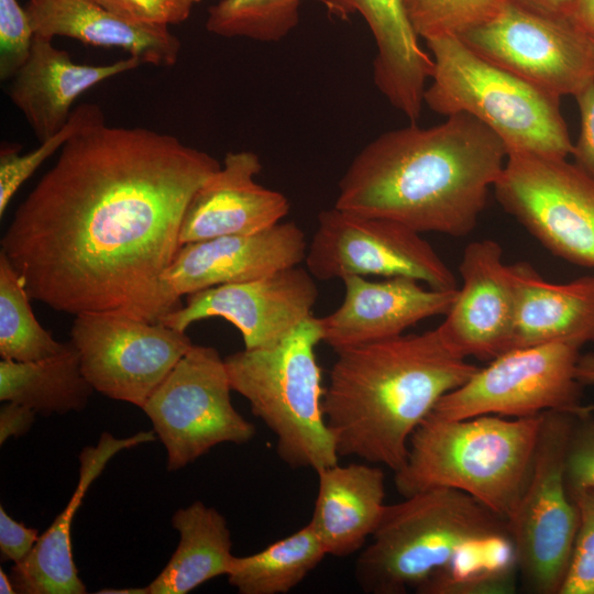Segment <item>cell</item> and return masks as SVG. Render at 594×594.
<instances>
[{
  "mask_svg": "<svg viewBox=\"0 0 594 594\" xmlns=\"http://www.w3.org/2000/svg\"><path fill=\"white\" fill-rule=\"evenodd\" d=\"M221 164L174 135L92 123L20 204L1 252L31 299L69 315L158 321L179 308L163 276L187 205Z\"/></svg>",
  "mask_w": 594,
  "mask_h": 594,
  "instance_id": "cell-1",
  "label": "cell"
},
{
  "mask_svg": "<svg viewBox=\"0 0 594 594\" xmlns=\"http://www.w3.org/2000/svg\"><path fill=\"white\" fill-rule=\"evenodd\" d=\"M507 156L504 142L470 114L427 128L410 123L358 153L334 207L461 238L476 227Z\"/></svg>",
  "mask_w": 594,
  "mask_h": 594,
  "instance_id": "cell-2",
  "label": "cell"
},
{
  "mask_svg": "<svg viewBox=\"0 0 594 594\" xmlns=\"http://www.w3.org/2000/svg\"><path fill=\"white\" fill-rule=\"evenodd\" d=\"M477 369L439 326L337 352L322 408L339 457L398 471L417 427Z\"/></svg>",
  "mask_w": 594,
  "mask_h": 594,
  "instance_id": "cell-3",
  "label": "cell"
},
{
  "mask_svg": "<svg viewBox=\"0 0 594 594\" xmlns=\"http://www.w3.org/2000/svg\"><path fill=\"white\" fill-rule=\"evenodd\" d=\"M542 415H428L409 439L405 464L394 472L403 497L447 487L464 492L505 520L530 473Z\"/></svg>",
  "mask_w": 594,
  "mask_h": 594,
  "instance_id": "cell-4",
  "label": "cell"
},
{
  "mask_svg": "<svg viewBox=\"0 0 594 594\" xmlns=\"http://www.w3.org/2000/svg\"><path fill=\"white\" fill-rule=\"evenodd\" d=\"M433 62L425 105L449 117L466 113L491 129L508 154H572L560 99L484 59L459 36L425 41Z\"/></svg>",
  "mask_w": 594,
  "mask_h": 594,
  "instance_id": "cell-5",
  "label": "cell"
},
{
  "mask_svg": "<svg viewBox=\"0 0 594 594\" xmlns=\"http://www.w3.org/2000/svg\"><path fill=\"white\" fill-rule=\"evenodd\" d=\"M319 342L318 319L311 316L274 345L224 358L232 391L274 433L279 459L293 469L316 472L340 458L322 408Z\"/></svg>",
  "mask_w": 594,
  "mask_h": 594,
  "instance_id": "cell-6",
  "label": "cell"
},
{
  "mask_svg": "<svg viewBox=\"0 0 594 594\" xmlns=\"http://www.w3.org/2000/svg\"><path fill=\"white\" fill-rule=\"evenodd\" d=\"M508 534L506 520L471 495L447 487L426 490L386 505L354 575L369 594L417 590L470 542Z\"/></svg>",
  "mask_w": 594,
  "mask_h": 594,
  "instance_id": "cell-7",
  "label": "cell"
},
{
  "mask_svg": "<svg viewBox=\"0 0 594 594\" xmlns=\"http://www.w3.org/2000/svg\"><path fill=\"white\" fill-rule=\"evenodd\" d=\"M576 414L546 411L529 476L506 518L518 575L527 592L559 594L579 516L565 481V460Z\"/></svg>",
  "mask_w": 594,
  "mask_h": 594,
  "instance_id": "cell-8",
  "label": "cell"
},
{
  "mask_svg": "<svg viewBox=\"0 0 594 594\" xmlns=\"http://www.w3.org/2000/svg\"><path fill=\"white\" fill-rule=\"evenodd\" d=\"M579 344L549 342L510 349L446 394L429 415L465 419L481 415L522 418L546 411L580 415L583 385L576 377ZM592 411V410H591Z\"/></svg>",
  "mask_w": 594,
  "mask_h": 594,
  "instance_id": "cell-9",
  "label": "cell"
},
{
  "mask_svg": "<svg viewBox=\"0 0 594 594\" xmlns=\"http://www.w3.org/2000/svg\"><path fill=\"white\" fill-rule=\"evenodd\" d=\"M228 372L215 348L194 345L143 406L167 452V470L193 463L213 447L251 441L255 426L232 405Z\"/></svg>",
  "mask_w": 594,
  "mask_h": 594,
  "instance_id": "cell-10",
  "label": "cell"
},
{
  "mask_svg": "<svg viewBox=\"0 0 594 594\" xmlns=\"http://www.w3.org/2000/svg\"><path fill=\"white\" fill-rule=\"evenodd\" d=\"M497 202L541 245L594 268V178L568 158L508 154Z\"/></svg>",
  "mask_w": 594,
  "mask_h": 594,
  "instance_id": "cell-11",
  "label": "cell"
},
{
  "mask_svg": "<svg viewBox=\"0 0 594 594\" xmlns=\"http://www.w3.org/2000/svg\"><path fill=\"white\" fill-rule=\"evenodd\" d=\"M70 342L95 391L140 408L193 346L185 332L123 311L75 316Z\"/></svg>",
  "mask_w": 594,
  "mask_h": 594,
  "instance_id": "cell-12",
  "label": "cell"
},
{
  "mask_svg": "<svg viewBox=\"0 0 594 594\" xmlns=\"http://www.w3.org/2000/svg\"><path fill=\"white\" fill-rule=\"evenodd\" d=\"M305 263L317 279L346 276L408 277L437 289L457 279L419 232L393 220L333 207L318 215Z\"/></svg>",
  "mask_w": 594,
  "mask_h": 594,
  "instance_id": "cell-13",
  "label": "cell"
},
{
  "mask_svg": "<svg viewBox=\"0 0 594 594\" xmlns=\"http://www.w3.org/2000/svg\"><path fill=\"white\" fill-rule=\"evenodd\" d=\"M459 37L484 59L556 97H574L594 82L591 38L568 16L504 2L493 19Z\"/></svg>",
  "mask_w": 594,
  "mask_h": 594,
  "instance_id": "cell-14",
  "label": "cell"
},
{
  "mask_svg": "<svg viewBox=\"0 0 594 594\" xmlns=\"http://www.w3.org/2000/svg\"><path fill=\"white\" fill-rule=\"evenodd\" d=\"M317 298L315 277L297 265L189 294L184 305L158 321L185 332L196 321L219 317L240 331L244 349H262L278 343L310 318Z\"/></svg>",
  "mask_w": 594,
  "mask_h": 594,
  "instance_id": "cell-15",
  "label": "cell"
},
{
  "mask_svg": "<svg viewBox=\"0 0 594 594\" xmlns=\"http://www.w3.org/2000/svg\"><path fill=\"white\" fill-rule=\"evenodd\" d=\"M462 280L439 326L462 356L491 361L513 346L516 292L501 244L477 240L465 248L459 265Z\"/></svg>",
  "mask_w": 594,
  "mask_h": 594,
  "instance_id": "cell-16",
  "label": "cell"
},
{
  "mask_svg": "<svg viewBox=\"0 0 594 594\" xmlns=\"http://www.w3.org/2000/svg\"><path fill=\"white\" fill-rule=\"evenodd\" d=\"M308 243L295 222L250 234L184 244L163 276L170 300L209 287L258 279L305 262Z\"/></svg>",
  "mask_w": 594,
  "mask_h": 594,
  "instance_id": "cell-17",
  "label": "cell"
},
{
  "mask_svg": "<svg viewBox=\"0 0 594 594\" xmlns=\"http://www.w3.org/2000/svg\"><path fill=\"white\" fill-rule=\"evenodd\" d=\"M342 282V304L317 318L321 341L336 352L404 334L424 319L446 315L458 290L425 288L408 277L370 280L352 275Z\"/></svg>",
  "mask_w": 594,
  "mask_h": 594,
  "instance_id": "cell-18",
  "label": "cell"
},
{
  "mask_svg": "<svg viewBox=\"0 0 594 594\" xmlns=\"http://www.w3.org/2000/svg\"><path fill=\"white\" fill-rule=\"evenodd\" d=\"M258 155L229 152L223 164L195 191L179 230L180 245L224 235L250 234L268 229L288 215L285 195L260 185Z\"/></svg>",
  "mask_w": 594,
  "mask_h": 594,
  "instance_id": "cell-19",
  "label": "cell"
},
{
  "mask_svg": "<svg viewBox=\"0 0 594 594\" xmlns=\"http://www.w3.org/2000/svg\"><path fill=\"white\" fill-rule=\"evenodd\" d=\"M140 64L132 56L106 65L77 64L52 40L34 35L26 61L10 79L8 94L42 142L65 127L73 105L86 90Z\"/></svg>",
  "mask_w": 594,
  "mask_h": 594,
  "instance_id": "cell-20",
  "label": "cell"
},
{
  "mask_svg": "<svg viewBox=\"0 0 594 594\" xmlns=\"http://www.w3.org/2000/svg\"><path fill=\"white\" fill-rule=\"evenodd\" d=\"M337 4L338 19L348 20L355 13L364 19L376 45L374 84L396 110L416 123L433 62L419 42L404 0H337Z\"/></svg>",
  "mask_w": 594,
  "mask_h": 594,
  "instance_id": "cell-21",
  "label": "cell"
},
{
  "mask_svg": "<svg viewBox=\"0 0 594 594\" xmlns=\"http://www.w3.org/2000/svg\"><path fill=\"white\" fill-rule=\"evenodd\" d=\"M157 439L154 431H140L118 439L103 432L96 446L85 447L79 454V479L68 504L40 536L29 556L11 569L16 593L84 594L86 586L78 576L73 559L70 529L73 518L89 486L120 451Z\"/></svg>",
  "mask_w": 594,
  "mask_h": 594,
  "instance_id": "cell-22",
  "label": "cell"
},
{
  "mask_svg": "<svg viewBox=\"0 0 594 594\" xmlns=\"http://www.w3.org/2000/svg\"><path fill=\"white\" fill-rule=\"evenodd\" d=\"M34 34L66 36L82 43L121 48L141 63L172 67L182 43L167 26L124 19L96 0H29L24 7Z\"/></svg>",
  "mask_w": 594,
  "mask_h": 594,
  "instance_id": "cell-23",
  "label": "cell"
},
{
  "mask_svg": "<svg viewBox=\"0 0 594 594\" xmlns=\"http://www.w3.org/2000/svg\"><path fill=\"white\" fill-rule=\"evenodd\" d=\"M516 292L513 346L594 343V274L551 283L527 262L510 264Z\"/></svg>",
  "mask_w": 594,
  "mask_h": 594,
  "instance_id": "cell-24",
  "label": "cell"
},
{
  "mask_svg": "<svg viewBox=\"0 0 594 594\" xmlns=\"http://www.w3.org/2000/svg\"><path fill=\"white\" fill-rule=\"evenodd\" d=\"M318 474V494L309 525L327 556L361 550L385 509V474L375 464L339 463Z\"/></svg>",
  "mask_w": 594,
  "mask_h": 594,
  "instance_id": "cell-25",
  "label": "cell"
},
{
  "mask_svg": "<svg viewBox=\"0 0 594 594\" xmlns=\"http://www.w3.org/2000/svg\"><path fill=\"white\" fill-rule=\"evenodd\" d=\"M172 526L179 542L160 574L146 586L148 594H186L220 575H227L234 556L226 518L196 501L176 510Z\"/></svg>",
  "mask_w": 594,
  "mask_h": 594,
  "instance_id": "cell-26",
  "label": "cell"
},
{
  "mask_svg": "<svg viewBox=\"0 0 594 594\" xmlns=\"http://www.w3.org/2000/svg\"><path fill=\"white\" fill-rule=\"evenodd\" d=\"M94 391L72 342L42 360L0 361V400L29 406L43 416L80 411Z\"/></svg>",
  "mask_w": 594,
  "mask_h": 594,
  "instance_id": "cell-27",
  "label": "cell"
},
{
  "mask_svg": "<svg viewBox=\"0 0 594 594\" xmlns=\"http://www.w3.org/2000/svg\"><path fill=\"white\" fill-rule=\"evenodd\" d=\"M326 556L308 522L256 553L234 556L227 576L241 594H285L302 582Z\"/></svg>",
  "mask_w": 594,
  "mask_h": 594,
  "instance_id": "cell-28",
  "label": "cell"
},
{
  "mask_svg": "<svg viewBox=\"0 0 594 594\" xmlns=\"http://www.w3.org/2000/svg\"><path fill=\"white\" fill-rule=\"evenodd\" d=\"M518 576L509 534L476 539L418 588L422 594L513 593Z\"/></svg>",
  "mask_w": 594,
  "mask_h": 594,
  "instance_id": "cell-29",
  "label": "cell"
},
{
  "mask_svg": "<svg viewBox=\"0 0 594 594\" xmlns=\"http://www.w3.org/2000/svg\"><path fill=\"white\" fill-rule=\"evenodd\" d=\"M24 280L0 252V355L3 360L31 362L62 352L67 343L56 341L36 320Z\"/></svg>",
  "mask_w": 594,
  "mask_h": 594,
  "instance_id": "cell-30",
  "label": "cell"
},
{
  "mask_svg": "<svg viewBox=\"0 0 594 594\" xmlns=\"http://www.w3.org/2000/svg\"><path fill=\"white\" fill-rule=\"evenodd\" d=\"M306 0H219L208 9L206 29L222 37L278 42L299 23ZM337 18V0H310Z\"/></svg>",
  "mask_w": 594,
  "mask_h": 594,
  "instance_id": "cell-31",
  "label": "cell"
},
{
  "mask_svg": "<svg viewBox=\"0 0 594 594\" xmlns=\"http://www.w3.org/2000/svg\"><path fill=\"white\" fill-rule=\"evenodd\" d=\"M105 120L100 107L82 103L75 108L65 127L29 153L19 154L20 146L4 143L0 150V217L12 197L34 172L81 129Z\"/></svg>",
  "mask_w": 594,
  "mask_h": 594,
  "instance_id": "cell-32",
  "label": "cell"
},
{
  "mask_svg": "<svg viewBox=\"0 0 594 594\" xmlns=\"http://www.w3.org/2000/svg\"><path fill=\"white\" fill-rule=\"evenodd\" d=\"M503 3L501 0H404L410 23L424 41L460 36L493 19Z\"/></svg>",
  "mask_w": 594,
  "mask_h": 594,
  "instance_id": "cell-33",
  "label": "cell"
},
{
  "mask_svg": "<svg viewBox=\"0 0 594 594\" xmlns=\"http://www.w3.org/2000/svg\"><path fill=\"white\" fill-rule=\"evenodd\" d=\"M579 522L559 594H594V487L569 490Z\"/></svg>",
  "mask_w": 594,
  "mask_h": 594,
  "instance_id": "cell-34",
  "label": "cell"
},
{
  "mask_svg": "<svg viewBox=\"0 0 594 594\" xmlns=\"http://www.w3.org/2000/svg\"><path fill=\"white\" fill-rule=\"evenodd\" d=\"M34 31L16 0H0V79L10 80L26 61Z\"/></svg>",
  "mask_w": 594,
  "mask_h": 594,
  "instance_id": "cell-35",
  "label": "cell"
},
{
  "mask_svg": "<svg viewBox=\"0 0 594 594\" xmlns=\"http://www.w3.org/2000/svg\"><path fill=\"white\" fill-rule=\"evenodd\" d=\"M111 12L133 22L167 26L186 21L202 0H96Z\"/></svg>",
  "mask_w": 594,
  "mask_h": 594,
  "instance_id": "cell-36",
  "label": "cell"
},
{
  "mask_svg": "<svg viewBox=\"0 0 594 594\" xmlns=\"http://www.w3.org/2000/svg\"><path fill=\"white\" fill-rule=\"evenodd\" d=\"M587 410L576 416L566 451L568 490L594 487V417Z\"/></svg>",
  "mask_w": 594,
  "mask_h": 594,
  "instance_id": "cell-37",
  "label": "cell"
},
{
  "mask_svg": "<svg viewBox=\"0 0 594 594\" xmlns=\"http://www.w3.org/2000/svg\"><path fill=\"white\" fill-rule=\"evenodd\" d=\"M574 98L580 113V132L571 155L574 163L594 178V82Z\"/></svg>",
  "mask_w": 594,
  "mask_h": 594,
  "instance_id": "cell-38",
  "label": "cell"
},
{
  "mask_svg": "<svg viewBox=\"0 0 594 594\" xmlns=\"http://www.w3.org/2000/svg\"><path fill=\"white\" fill-rule=\"evenodd\" d=\"M36 528H29L10 517L0 506V551L2 560L22 562L40 538Z\"/></svg>",
  "mask_w": 594,
  "mask_h": 594,
  "instance_id": "cell-39",
  "label": "cell"
},
{
  "mask_svg": "<svg viewBox=\"0 0 594 594\" xmlns=\"http://www.w3.org/2000/svg\"><path fill=\"white\" fill-rule=\"evenodd\" d=\"M0 408V444L10 437L19 438L31 429L36 411L14 402H2Z\"/></svg>",
  "mask_w": 594,
  "mask_h": 594,
  "instance_id": "cell-40",
  "label": "cell"
},
{
  "mask_svg": "<svg viewBox=\"0 0 594 594\" xmlns=\"http://www.w3.org/2000/svg\"><path fill=\"white\" fill-rule=\"evenodd\" d=\"M521 9L551 16L570 18L573 0H501Z\"/></svg>",
  "mask_w": 594,
  "mask_h": 594,
  "instance_id": "cell-41",
  "label": "cell"
},
{
  "mask_svg": "<svg viewBox=\"0 0 594 594\" xmlns=\"http://www.w3.org/2000/svg\"><path fill=\"white\" fill-rule=\"evenodd\" d=\"M570 19L590 38L594 40V0H573Z\"/></svg>",
  "mask_w": 594,
  "mask_h": 594,
  "instance_id": "cell-42",
  "label": "cell"
},
{
  "mask_svg": "<svg viewBox=\"0 0 594 594\" xmlns=\"http://www.w3.org/2000/svg\"><path fill=\"white\" fill-rule=\"evenodd\" d=\"M576 377L583 386L594 384V353L580 355L576 365ZM590 407L594 411V405H590Z\"/></svg>",
  "mask_w": 594,
  "mask_h": 594,
  "instance_id": "cell-43",
  "label": "cell"
},
{
  "mask_svg": "<svg viewBox=\"0 0 594 594\" xmlns=\"http://www.w3.org/2000/svg\"><path fill=\"white\" fill-rule=\"evenodd\" d=\"M98 594H148L147 587L133 588H103L97 592Z\"/></svg>",
  "mask_w": 594,
  "mask_h": 594,
  "instance_id": "cell-44",
  "label": "cell"
},
{
  "mask_svg": "<svg viewBox=\"0 0 594 594\" xmlns=\"http://www.w3.org/2000/svg\"><path fill=\"white\" fill-rule=\"evenodd\" d=\"M0 593L1 594L16 593L11 578L2 569H0Z\"/></svg>",
  "mask_w": 594,
  "mask_h": 594,
  "instance_id": "cell-45",
  "label": "cell"
},
{
  "mask_svg": "<svg viewBox=\"0 0 594 594\" xmlns=\"http://www.w3.org/2000/svg\"><path fill=\"white\" fill-rule=\"evenodd\" d=\"M591 45H592V50H593V53H594V40L591 38Z\"/></svg>",
  "mask_w": 594,
  "mask_h": 594,
  "instance_id": "cell-46",
  "label": "cell"
}]
</instances>
